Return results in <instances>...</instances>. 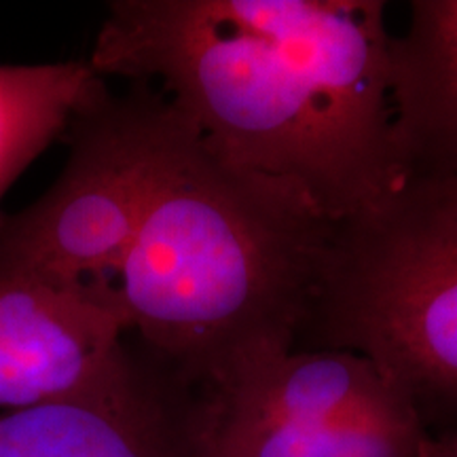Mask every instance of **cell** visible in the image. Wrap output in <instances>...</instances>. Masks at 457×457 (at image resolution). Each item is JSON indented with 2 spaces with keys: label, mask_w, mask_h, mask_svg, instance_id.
Returning <instances> with one entry per match:
<instances>
[{
  "label": "cell",
  "mask_w": 457,
  "mask_h": 457,
  "mask_svg": "<svg viewBox=\"0 0 457 457\" xmlns=\"http://www.w3.org/2000/svg\"><path fill=\"white\" fill-rule=\"evenodd\" d=\"M381 0H114L89 64L157 81L205 146L341 225L396 191Z\"/></svg>",
  "instance_id": "obj_1"
},
{
  "label": "cell",
  "mask_w": 457,
  "mask_h": 457,
  "mask_svg": "<svg viewBox=\"0 0 457 457\" xmlns=\"http://www.w3.org/2000/svg\"><path fill=\"white\" fill-rule=\"evenodd\" d=\"M337 222L197 129L111 290L128 335L204 386L299 347Z\"/></svg>",
  "instance_id": "obj_2"
},
{
  "label": "cell",
  "mask_w": 457,
  "mask_h": 457,
  "mask_svg": "<svg viewBox=\"0 0 457 457\" xmlns=\"http://www.w3.org/2000/svg\"><path fill=\"white\" fill-rule=\"evenodd\" d=\"M299 347L362 353L428 432L457 436V179L404 180L337 225Z\"/></svg>",
  "instance_id": "obj_3"
},
{
  "label": "cell",
  "mask_w": 457,
  "mask_h": 457,
  "mask_svg": "<svg viewBox=\"0 0 457 457\" xmlns=\"http://www.w3.org/2000/svg\"><path fill=\"white\" fill-rule=\"evenodd\" d=\"M195 128L162 89H104L68 123V159L45 195L0 216V278L104 293Z\"/></svg>",
  "instance_id": "obj_4"
},
{
  "label": "cell",
  "mask_w": 457,
  "mask_h": 457,
  "mask_svg": "<svg viewBox=\"0 0 457 457\" xmlns=\"http://www.w3.org/2000/svg\"><path fill=\"white\" fill-rule=\"evenodd\" d=\"M426 426L373 360L295 347L205 386L204 457H421Z\"/></svg>",
  "instance_id": "obj_5"
},
{
  "label": "cell",
  "mask_w": 457,
  "mask_h": 457,
  "mask_svg": "<svg viewBox=\"0 0 457 457\" xmlns=\"http://www.w3.org/2000/svg\"><path fill=\"white\" fill-rule=\"evenodd\" d=\"M205 386L125 337L83 386L0 415V457H204Z\"/></svg>",
  "instance_id": "obj_6"
},
{
  "label": "cell",
  "mask_w": 457,
  "mask_h": 457,
  "mask_svg": "<svg viewBox=\"0 0 457 457\" xmlns=\"http://www.w3.org/2000/svg\"><path fill=\"white\" fill-rule=\"evenodd\" d=\"M125 337L111 290L0 278V407L26 409L83 386Z\"/></svg>",
  "instance_id": "obj_7"
},
{
  "label": "cell",
  "mask_w": 457,
  "mask_h": 457,
  "mask_svg": "<svg viewBox=\"0 0 457 457\" xmlns=\"http://www.w3.org/2000/svg\"><path fill=\"white\" fill-rule=\"evenodd\" d=\"M392 145L400 182L457 179V0H413L390 38Z\"/></svg>",
  "instance_id": "obj_8"
},
{
  "label": "cell",
  "mask_w": 457,
  "mask_h": 457,
  "mask_svg": "<svg viewBox=\"0 0 457 457\" xmlns=\"http://www.w3.org/2000/svg\"><path fill=\"white\" fill-rule=\"evenodd\" d=\"M106 87L87 60L0 64V202L81 108ZM3 216V212H0Z\"/></svg>",
  "instance_id": "obj_9"
},
{
  "label": "cell",
  "mask_w": 457,
  "mask_h": 457,
  "mask_svg": "<svg viewBox=\"0 0 457 457\" xmlns=\"http://www.w3.org/2000/svg\"><path fill=\"white\" fill-rule=\"evenodd\" d=\"M421 457H457V436L453 434H428Z\"/></svg>",
  "instance_id": "obj_10"
}]
</instances>
